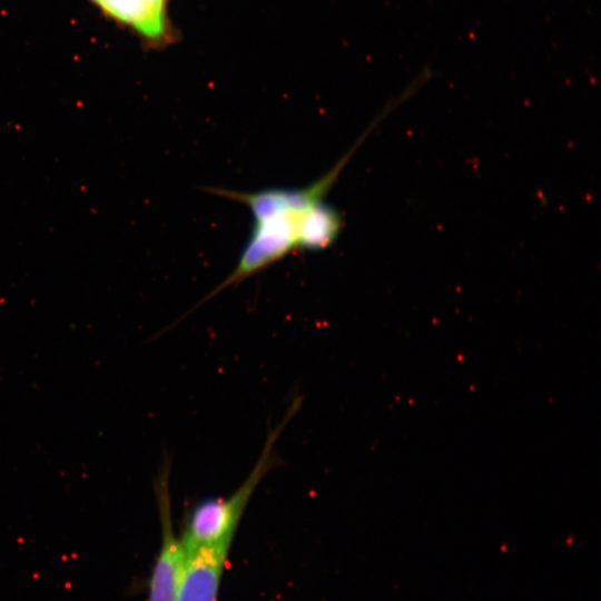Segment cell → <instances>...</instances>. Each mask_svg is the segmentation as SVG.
<instances>
[{
    "instance_id": "obj_2",
    "label": "cell",
    "mask_w": 601,
    "mask_h": 601,
    "mask_svg": "<svg viewBox=\"0 0 601 601\" xmlns=\"http://www.w3.org/2000/svg\"><path fill=\"white\" fill-rule=\"evenodd\" d=\"M299 403L300 401L296 400L282 422L270 430L255 466L233 494L224 499H207L194 506L187 518L184 532L179 536L184 550L233 542L250 496L274 463L276 441L298 411Z\"/></svg>"
},
{
    "instance_id": "obj_3",
    "label": "cell",
    "mask_w": 601,
    "mask_h": 601,
    "mask_svg": "<svg viewBox=\"0 0 601 601\" xmlns=\"http://www.w3.org/2000/svg\"><path fill=\"white\" fill-rule=\"evenodd\" d=\"M169 475L170 462L165 461L155 480L161 542L148 582L147 601H175L177 580L184 559L180 539L175 535L173 526Z\"/></svg>"
},
{
    "instance_id": "obj_1",
    "label": "cell",
    "mask_w": 601,
    "mask_h": 601,
    "mask_svg": "<svg viewBox=\"0 0 601 601\" xmlns=\"http://www.w3.org/2000/svg\"><path fill=\"white\" fill-rule=\"evenodd\" d=\"M380 120L381 117L368 127L333 168L308 186L266 188L252 193L218 187L206 188V191L216 196L246 205L253 215L254 224L235 268L204 300L227 287L238 285L279 262L290 252L299 249L300 237L308 216L319 203L324 201L349 158Z\"/></svg>"
},
{
    "instance_id": "obj_4",
    "label": "cell",
    "mask_w": 601,
    "mask_h": 601,
    "mask_svg": "<svg viewBox=\"0 0 601 601\" xmlns=\"http://www.w3.org/2000/svg\"><path fill=\"white\" fill-rule=\"evenodd\" d=\"M230 545L224 542L184 550L175 601H217Z\"/></svg>"
},
{
    "instance_id": "obj_5",
    "label": "cell",
    "mask_w": 601,
    "mask_h": 601,
    "mask_svg": "<svg viewBox=\"0 0 601 601\" xmlns=\"http://www.w3.org/2000/svg\"><path fill=\"white\" fill-rule=\"evenodd\" d=\"M106 16L131 28L148 45L173 42L168 0H91Z\"/></svg>"
}]
</instances>
